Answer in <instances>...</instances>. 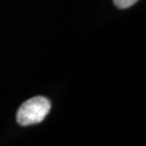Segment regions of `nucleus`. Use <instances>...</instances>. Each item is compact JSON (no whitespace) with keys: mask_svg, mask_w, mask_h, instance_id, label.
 Segmentation results:
<instances>
[{"mask_svg":"<svg viewBox=\"0 0 146 146\" xmlns=\"http://www.w3.org/2000/svg\"><path fill=\"white\" fill-rule=\"evenodd\" d=\"M50 102L45 97L37 96L25 102L16 114L17 122L22 126L39 123L50 110Z\"/></svg>","mask_w":146,"mask_h":146,"instance_id":"nucleus-1","label":"nucleus"},{"mask_svg":"<svg viewBox=\"0 0 146 146\" xmlns=\"http://www.w3.org/2000/svg\"><path fill=\"white\" fill-rule=\"evenodd\" d=\"M139 0H114V4L119 9H126L133 6Z\"/></svg>","mask_w":146,"mask_h":146,"instance_id":"nucleus-2","label":"nucleus"}]
</instances>
